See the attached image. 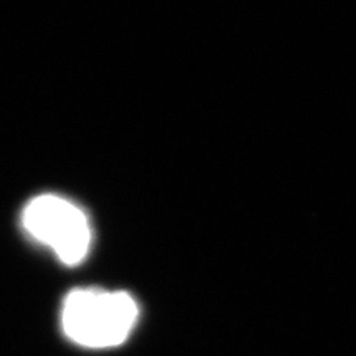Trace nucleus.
Listing matches in <instances>:
<instances>
[{
    "label": "nucleus",
    "instance_id": "f257e3e1",
    "mask_svg": "<svg viewBox=\"0 0 356 356\" xmlns=\"http://www.w3.org/2000/svg\"><path fill=\"white\" fill-rule=\"evenodd\" d=\"M139 318V307L127 292L76 289L61 309V327L74 343L88 348L121 345Z\"/></svg>",
    "mask_w": 356,
    "mask_h": 356
},
{
    "label": "nucleus",
    "instance_id": "f03ea898",
    "mask_svg": "<svg viewBox=\"0 0 356 356\" xmlns=\"http://www.w3.org/2000/svg\"><path fill=\"white\" fill-rule=\"evenodd\" d=\"M22 225L63 264H79L91 248L92 231L86 213L58 195L44 193L30 200L22 213Z\"/></svg>",
    "mask_w": 356,
    "mask_h": 356
}]
</instances>
